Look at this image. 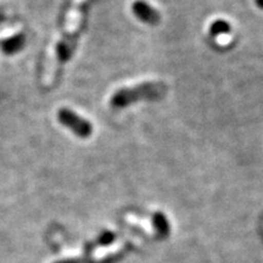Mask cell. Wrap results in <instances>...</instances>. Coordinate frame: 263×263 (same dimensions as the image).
I'll return each mask as SVG.
<instances>
[{
  "label": "cell",
  "mask_w": 263,
  "mask_h": 263,
  "mask_svg": "<svg viewBox=\"0 0 263 263\" xmlns=\"http://www.w3.org/2000/svg\"><path fill=\"white\" fill-rule=\"evenodd\" d=\"M164 91H166V85L162 82H147V83H141L132 88H123L116 91L111 99V105L115 107H123L139 100L162 97Z\"/></svg>",
  "instance_id": "6da1fadb"
},
{
  "label": "cell",
  "mask_w": 263,
  "mask_h": 263,
  "mask_svg": "<svg viewBox=\"0 0 263 263\" xmlns=\"http://www.w3.org/2000/svg\"><path fill=\"white\" fill-rule=\"evenodd\" d=\"M85 0H74L70 14H68L67 26H66L65 35L57 48V59L61 62L67 61L70 59L72 51H73L76 43V33L80 28L81 17H82V5Z\"/></svg>",
  "instance_id": "7a4b0ae2"
},
{
  "label": "cell",
  "mask_w": 263,
  "mask_h": 263,
  "mask_svg": "<svg viewBox=\"0 0 263 263\" xmlns=\"http://www.w3.org/2000/svg\"><path fill=\"white\" fill-rule=\"evenodd\" d=\"M58 120L81 138H88L93 133V127L89 121L82 118L70 108H60L58 112Z\"/></svg>",
  "instance_id": "3957f363"
},
{
  "label": "cell",
  "mask_w": 263,
  "mask_h": 263,
  "mask_svg": "<svg viewBox=\"0 0 263 263\" xmlns=\"http://www.w3.org/2000/svg\"><path fill=\"white\" fill-rule=\"evenodd\" d=\"M134 14L138 17L143 20L144 22H147L150 25H156L160 20V15L156 10H154L150 5H147L144 2H137L133 5Z\"/></svg>",
  "instance_id": "277c9868"
},
{
  "label": "cell",
  "mask_w": 263,
  "mask_h": 263,
  "mask_svg": "<svg viewBox=\"0 0 263 263\" xmlns=\"http://www.w3.org/2000/svg\"><path fill=\"white\" fill-rule=\"evenodd\" d=\"M25 45V35L24 34H16L14 37L6 39L5 42H3L2 48L3 51L8 55L16 54V52L20 51L22 47Z\"/></svg>",
  "instance_id": "5b68a950"
},
{
  "label": "cell",
  "mask_w": 263,
  "mask_h": 263,
  "mask_svg": "<svg viewBox=\"0 0 263 263\" xmlns=\"http://www.w3.org/2000/svg\"><path fill=\"white\" fill-rule=\"evenodd\" d=\"M123 246H124L123 241L116 242V244H112V245L103 246V248L99 249L98 251L95 252V255H94L95 259H105V258L110 257V256L116 255L123 249Z\"/></svg>",
  "instance_id": "8992f818"
},
{
  "label": "cell",
  "mask_w": 263,
  "mask_h": 263,
  "mask_svg": "<svg viewBox=\"0 0 263 263\" xmlns=\"http://www.w3.org/2000/svg\"><path fill=\"white\" fill-rule=\"evenodd\" d=\"M126 221L128 223H130V224L137 226L143 230H145L147 234H154V233H155V229H154L153 224H151V222L147 221V219L139 218V217H137L134 215H127L126 216Z\"/></svg>",
  "instance_id": "52a82bcc"
},
{
  "label": "cell",
  "mask_w": 263,
  "mask_h": 263,
  "mask_svg": "<svg viewBox=\"0 0 263 263\" xmlns=\"http://www.w3.org/2000/svg\"><path fill=\"white\" fill-rule=\"evenodd\" d=\"M228 24H226V22L223 21H217L212 25V33H216L217 35L222 34V33H228Z\"/></svg>",
  "instance_id": "ba28073f"
},
{
  "label": "cell",
  "mask_w": 263,
  "mask_h": 263,
  "mask_svg": "<svg viewBox=\"0 0 263 263\" xmlns=\"http://www.w3.org/2000/svg\"><path fill=\"white\" fill-rule=\"evenodd\" d=\"M155 219H156L157 228H159L162 233H166L167 232V221H166V218H164V217L161 215V213H157V216L155 217Z\"/></svg>",
  "instance_id": "9c48e42d"
},
{
  "label": "cell",
  "mask_w": 263,
  "mask_h": 263,
  "mask_svg": "<svg viewBox=\"0 0 263 263\" xmlns=\"http://www.w3.org/2000/svg\"><path fill=\"white\" fill-rule=\"evenodd\" d=\"M216 42L218 43L219 45H228L230 42H232V37L228 34V33H222V34L217 35Z\"/></svg>",
  "instance_id": "30bf717a"
},
{
  "label": "cell",
  "mask_w": 263,
  "mask_h": 263,
  "mask_svg": "<svg viewBox=\"0 0 263 263\" xmlns=\"http://www.w3.org/2000/svg\"><path fill=\"white\" fill-rule=\"evenodd\" d=\"M55 263H83L78 259H65V261H60V262H55Z\"/></svg>",
  "instance_id": "8fae6325"
},
{
  "label": "cell",
  "mask_w": 263,
  "mask_h": 263,
  "mask_svg": "<svg viewBox=\"0 0 263 263\" xmlns=\"http://www.w3.org/2000/svg\"><path fill=\"white\" fill-rule=\"evenodd\" d=\"M257 4L261 6V8H263V0H257Z\"/></svg>",
  "instance_id": "7c38bea8"
}]
</instances>
